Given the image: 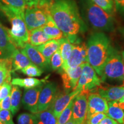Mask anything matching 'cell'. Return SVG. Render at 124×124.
Listing matches in <instances>:
<instances>
[{"instance_id":"obj_23","label":"cell","mask_w":124,"mask_h":124,"mask_svg":"<svg viewBox=\"0 0 124 124\" xmlns=\"http://www.w3.org/2000/svg\"><path fill=\"white\" fill-rule=\"evenodd\" d=\"M49 40H51L50 38L45 33L41 28L29 31L28 42L32 46H40Z\"/></svg>"},{"instance_id":"obj_32","label":"cell","mask_w":124,"mask_h":124,"mask_svg":"<svg viewBox=\"0 0 124 124\" xmlns=\"http://www.w3.org/2000/svg\"><path fill=\"white\" fill-rule=\"evenodd\" d=\"M0 2L22 12H24L27 7L25 0H0Z\"/></svg>"},{"instance_id":"obj_14","label":"cell","mask_w":124,"mask_h":124,"mask_svg":"<svg viewBox=\"0 0 124 124\" xmlns=\"http://www.w3.org/2000/svg\"><path fill=\"white\" fill-rule=\"evenodd\" d=\"M23 53L25 54L34 64L36 65L42 70L49 71L51 69L50 63H49L43 55L36 48L35 46L29 43H27L23 48L20 49Z\"/></svg>"},{"instance_id":"obj_21","label":"cell","mask_w":124,"mask_h":124,"mask_svg":"<svg viewBox=\"0 0 124 124\" xmlns=\"http://www.w3.org/2000/svg\"><path fill=\"white\" fill-rule=\"evenodd\" d=\"M41 28L51 39L59 40L64 37L63 32L58 27L51 16L49 17L46 24L41 27Z\"/></svg>"},{"instance_id":"obj_7","label":"cell","mask_w":124,"mask_h":124,"mask_svg":"<svg viewBox=\"0 0 124 124\" xmlns=\"http://www.w3.org/2000/svg\"><path fill=\"white\" fill-rule=\"evenodd\" d=\"M49 12L38 7H26L24 20L28 31L42 27L47 22Z\"/></svg>"},{"instance_id":"obj_25","label":"cell","mask_w":124,"mask_h":124,"mask_svg":"<svg viewBox=\"0 0 124 124\" xmlns=\"http://www.w3.org/2000/svg\"><path fill=\"white\" fill-rule=\"evenodd\" d=\"M22 91L17 86H13L10 93V111L12 115L17 113L20 108Z\"/></svg>"},{"instance_id":"obj_9","label":"cell","mask_w":124,"mask_h":124,"mask_svg":"<svg viewBox=\"0 0 124 124\" xmlns=\"http://www.w3.org/2000/svg\"><path fill=\"white\" fill-rule=\"evenodd\" d=\"M58 87L56 83L48 82L43 87L38 100V112L47 110L58 95Z\"/></svg>"},{"instance_id":"obj_38","label":"cell","mask_w":124,"mask_h":124,"mask_svg":"<svg viewBox=\"0 0 124 124\" xmlns=\"http://www.w3.org/2000/svg\"><path fill=\"white\" fill-rule=\"evenodd\" d=\"M116 11L124 18V0H113Z\"/></svg>"},{"instance_id":"obj_28","label":"cell","mask_w":124,"mask_h":124,"mask_svg":"<svg viewBox=\"0 0 124 124\" xmlns=\"http://www.w3.org/2000/svg\"><path fill=\"white\" fill-rule=\"evenodd\" d=\"M27 7H38L49 13L54 0H25Z\"/></svg>"},{"instance_id":"obj_2","label":"cell","mask_w":124,"mask_h":124,"mask_svg":"<svg viewBox=\"0 0 124 124\" xmlns=\"http://www.w3.org/2000/svg\"><path fill=\"white\" fill-rule=\"evenodd\" d=\"M88 63L100 78L111 46L110 40L103 32L91 34L87 41Z\"/></svg>"},{"instance_id":"obj_16","label":"cell","mask_w":124,"mask_h":124,"mask_svg":"<svg viewBox=\"0 0 124 124\" xmlns=\"http://www.w3.org/2000/svg\"><path fill=\"white\" fill-rule=\"evenodd\" d=\"M17 49L9 36L7 28L0 22V59L10 58Z\"/></svg>"},{"instance_id":"obj_40","label":"cell","mask_w":124,"mask_h":124,"mask_svg":"<svg viewBox=\"0 0 124 124\" xmlns=\"http://www.w3.org/2000/svg\"><path fill=\"white\" fill-rule=\"evenodd\" d=\"M99 124H119L117 121L111 118L108 116H106L101 121Z\"/></svg>"},{"instance_id":"obj_18","label":"cell","mask_w":124,"mask_h":124,"mask_svg":"<svg viewBox=\"0 0 124 124\" xmlns=\"http://www.w3.org/2000/svg\"><path fill=\"white\" fill-rule=\"evenodd\" d=\"M12 64V72L20 71L28 65L32 64L27 56L20 50L17 48L13 52L11 57Z\"/></svg>"},{"instance_id":"obj_12","label":"cell","mask_w":124,"mask_h":124,"mask_svg":"<svg viewBox=\"0 0 124 124\" xmlns=\"http://www.w3.org/2000/svg\"><path fill=\"white\" fill-rule=\"evenodd\" d=\"M79 93V91L77 90H74L71 92H59L55 99L48 109L50 110L54 116L58 119L60 114L69 105L71 100Z\"/></svg>"},{"instance_id":"obj_22","label":"cell","mask_w":124,"mask_h":124,"mask_svg":"<svg viewBox=\"0 0 124 124\" xmlns=\"http://www.w3.org/2000/svg\"><path fill=\"white\" fill-rule=\"evenodd\" d=\"M12 72V64L11 59H0V86L5 82H11Z\"/></svg>"},{"instance_id":"obj_44","label":"cell","mask_w":124,"mask_h":124,"mask_svg":"<svg viewBox=\"0 0 124 124\" xmlns=\"http://www.w3.org/2000/svg\"><path fill=\"white\" fill-rule=\"evenodd\" d=\"M122 59H123V61L124 63V51H122Z\"/></svg>"},{"instance_id":"obj_24","label":"cell","mask_w":124,"mask_h":124,"mask_svg":"<svg viewBox=\"0 0 124 124\" xmlns=\"http://www.w3.org/2000/svg\"><path fill=\"white\" fill-rule=\"evenodd\" d=\"M108 110L106 115L120 124L124 123V110L119 106L117 101L108 102Z\"/></svg>"},{"instance_id":"obj_36","label":"cell","mask_w":124,"mask_h":124,"mask_svg":"<svg viewBox=\"0 0 124 124\" xmlns=\"http://www.w3.org/2000/svg\"><path fill=\"white\" fill-rule=\"evenodd\" d=\"M12 89L11 82H5L0 86V101L10 95Z\"/></svg>"},{"instance_id":"obj_30","label":"cell","mask_w":124,"mask_h":124,"mask_svg":"<svg viewBox=\"0 0 124 124\" xmlns=\"http://www.w3.org/2000/svg\"><path fill=\"white\" fill-rule=\"evenodd\" d=\"M74 98L71 100L69 105L66 106V108L63 110L60 114L58 120L57 124H65L70 120L71 115H72V106H73Z\"/></svg>"},{"instance_id":"obj_10","label":"cell","mask_w":124,"mask_h":124,"mask_svg":"<svg viewBox=\"0 0 124 124\" xmlns=\"http://www.w3.org/2000/svg\"><path fill=\"white\" fill-rule=\"evenodd\" d=\"M87 97L86 94L79 93L74 98L71 119L75 124H82L86 121Z\"/></svg>"},{"instance_id":"obj_19","label":"cell","mask_w":124,"mask_h":124,"mask_svg":"<svg viewBox=\"0 0 124 124\" xmlns=\"http://www.w3.org/2000/svg\"><path fill=\"white\" fill-rule=\"evenodd\" d=\"M60 40L51 39L44 44L36 46V48L43 55L46 60L50 63V59L52 55L59 48Z\"/></svg>"},{"instance_id":"obj_1","label":"cell","mask_w":124,"mask_h":124,"mask_svg":"<svg viewBox=\"0 0 124 124\" xmlns=\"http://www.w3.org/2000/svg\"><path fill=\"white\" fill-rule=\"evenodd\" d=\"M49 13L65 38L72 44L79 41V35L87 30L74 0H54Z\"/></svg>"},{"instance_id":"obj_31","label":"cell","mask_w":124,"mask_h":124,"mask_svg":"<svg viewBox=\"0 0 124 124\" xmlns=\"http://www.w3.org/2000/svg\"><path fill=\"white\" fill-rule=\"evenodd\" d=\"M20 71L24 75L29 77H40L44 72L40 67L34 64L33 63L28 65L24 69L20 70Z\"/></svg>"},{"instance_id":"obj_11","label":"cell","mask_w":124,"mask_h":124,"mask_svg":"<svg viewBox=\"0 0 124 124\" xmlns=\"http://www.w3.org/2000/svg\"><path fill=\"white\" fill-rule=\"evenodd\" d=\"M108 110V101L98 93H90L87 97V121L93 114L98 113H103L106 114Z\"/></svg>"},{"instance_id":"obj_34","label":"cell","mask_w":124,"mask_h":124,"mask_svg":"<svg viewBox=\"0 0 124 124\" xmlns=\"http://www.w3.org/2000/svg\"><path fill=\"white\" fill-rule=\"evenodd\" d=\"M17 124H36V120L33 113H23L17 118Z\"/></svg>"},{"instance_id":"obj_45","label":"cell","mask_w":124,"mask_h":124,"mask_svg":"<svg viewBox=\"0 0 124 124\" xmlns=\"http://www.w3.org/2000/svg\"></svg>"},{"instance_id":"obj_41","label":"cell","mask_w":124,"mask_h":124,"mask_svg":"<svg viewBox=\"0 0 124 124\" xmlns=\"http://www.w3.org/2000/svg\"><path fill=\"white\" fill-rule=\"evenodd\" d=\"M118 104L119 106L122 109L124 110V95L122 97L120 100L118 101Z\"/></svg>"},{"instance_id":"obj_37","label":"cell","mask_w":124,"mask_h":124,"mask_svg":"<svg viewBox=\"0 0 124 124\" xmlns=\"http://www.w3.org/2000/svg\"><path fill=\"white\" fill-rule=\"evenodd\" d=\"M107 115L103 113H98L93 114L87 121L82 124H99L101 121L106 117Z\"/></svg>"},{"instance_id":"obj_42","label":"cell","mask_w":124,"mask_h":124,"mask_svg":"<svg viewBox=\"0 0 124 124\" xmlns=\"http://www.w3.org/2000/svg\"><path fill=\"white\" fill-rule=\"evenodd\" d=\"M118 31L120 33L121 35H122V36L123 37V38L124 39V27H121L119 28Z\"/></svg>"},{"instance_id":"obj_39","label":"cell","mask_w":124,"mask_h":124,"mask_svg":"<svg viewBox=\"0 0 124 124\" xmlns=\"http://www.w3.org/2000/svg\"><path fill=\"white\" fill-rule=\"evenodd\" d=\"M10 110V95L0 101V110Z\"/></svg>"},{"instance_id":"obj_5","label":"cell","mask_w":124,"mask_h":124,"mask_svg":"<svg viewBox=\"0 0 124 124\" xmlns=\"http://www.w3.org/2000/svg\"><path fill=\"white\" fill-rule=\"evenodd\" d=\"M102 82L106 80L124 82V63L117 49L111 46L109 53L102 70Z\"/></svg>"},{"instance_id":"obj_20","label":"cell","mask_w":124,"mask_h":124,"mask_svg":"<svg viewBox=\"0 0 124 124\" xmlns=\"http://www.w3.org/2000/svg\"><path fill=\"white\" fill-rule=\"evenodd\" d=\"M46 79H39L33 77H29L26 78H15L12 79L11 83L13 86H17L24 89H31L35 87L41 85H44Z\"/></svg>"},{"instance_id":"obj_3","label":"cell","mask_w":124,"mask_h":124,"mask_svg":"<svg viewBox=\"0 0 124 124\" xmlns=\"http://www.w3.org/2000/svg\"><path fill=\"white\" fill-rule=\"evenodd\" d=\"M0 12L11 24V29L8 28V31L12 41L17 48H23L29 40V31L25 22L24 12L8 7L1 2Z\"/></svg>"},{"instance_id":"obj_26","label":"cell","mask_w":124,"mask_h":124,"mask_svg":"<svg viewBox=\"0 0 124 124\" xmlns=\"http://www.w3.org/2000/svg\"><path fill=\"white\" fill-rule=\"evenodd\" d=\"M36 124H57L58 120L49 109L35 113Z\"/></svg>"},{"instance_id":"obj_15","label":"cell","mask_w":124,"mask_h":124,"mask_svg":"<svg viewBox=\"0 0 124 124\" xmlns=\"http://www.w3.org/2000/svg\"><path fill=\"white\" fill-rule=\"evenodd\" d=\"M82 67L83 64L75 69H68L60 72L64 91L71 92L75 90L79 79L81 75Z\"/></svg>"},{"instance_id":"obj_4","label":"cell","mask_w":124,"mask_h":124,"mask_svg":"<svg viewBox=\"0 0 124 124\" xmlns=\"http://www.w3.org/2000/svg\"><path fill=\"white\" fill-rule=\"evenodd\" d=\"M85 16L90 25L101 32H113L115 29L113 14H110L91 0H83Z\"/></svg>"},{"instance_id":"obj_27","label":"cell","mask_w":124,"mask_h":124,"mask_svg":"<svg viewBox=\"0 0 124 124\" xmlns=\"http://www.w3.org/2000/svg\"><path fill=\"white\" fill-rule=\"evenodd\" d=\"M59 49L60 54L63 60V64L65 63L70 56L72 48H73V44H72L67 39L64 38L60 39Z\"/></svg>"},{"instance_id":"obj_29","label":"cell","mask_w":124,"mask_h":124,"mask_svg":"<svg viewBox=\"0 0 124 124\" xmlns=\"http://www.w3.org/2000/svg\"><path fill=\"white\" fill-rule=\"evenodd\" d=\"M63 64V59H62L59 49H58L51 58L50 66L51 70L54 71H58L59 72H60L62 70Z\"/></svg>"},{"instance_id":"obj_43","label":"cell","mask_w":124,"mask_h":124,"mask_svg":"<svg viewBox=\"0 0 124 124\" xmlns=\"http://www.w3.org/2000/svg\"><path fill=\"white\" fill-rule=\"evenodd\" d=\"M65 124H75V123H74V122L72 121L71 119L70 118V120L69 121H68L67 123H66Z\"/></svg>"},{"instance_id":"obj_8","label":"cell","mask_w":124,"mask_h":124,"mask_svg":"<svg viewBox=\"0 0 124 124\" xmlns=\"http://www.w3.org/2000/svg\"><path fill=\"white\" fill-rule=\"evenodd\" d=\"M73 48L69 58L63 64L62 71L68 69H75L83 63L88 62L87 51L85 43L78 41L73 44Z\"/></svg>"},{"instance_id":"obj_33","label":"cell","mask_w":124,"mask_h":124,"mask_svg":"<svg viewBox=\"0 0 124 124\" xmlns=\"http://www.w3.org/2000/svg\"><path fill=\"white\" fill-rule=\"evenodd\" d=\"M97 5L110 14H113L114 3L113 0H91Z\"/></svg>"},{"instance_id":"obj_35","label":"cell","mask_w":124,"mask_h":124,"mask_svg":"<svg viewBox=\"0 0 124 124\" xmlns=\"http://www.w3.org/2000/svg\"><path fill=\"white\" fill-rule=\"evenodd\" d=\"M0 121L3 124H15L13 121V116L9 110H0Z\"/></svg>"},{"instance_id":"obj_13","label":"cell","mask_w":124,"mask_h":124,"mask_svg":"<svg viewBox=\"0 0 124 124\" xmlns=\"http://www.w3.org/2000/svg\"><path fill=\"white\" fill-rule=\"evenodd\" d=\"M43 87V85L31 88L25 89L22 98V103L25 109L31 113L38 112V105L39 94Z\"/></svg>"},{"instance_id":"obj_17","label":"cell","mask_w":124,"mask_h":124,"mask_svg":"<svg viewBox=\"0 0 124 124\" xmlns=\"http://www.w3.org/2000/svg\"><path fill=\"white\" fill-rule=\"evenodd\" d=\"M95 92L108 102L118 101L124 95V85L109 87H103L101 85L96 90Z\"/></svg>"},{"instance_id":"obj_6","label":"cell","mask_w":124,"mask_h":124,"mask_svg":"<svg viewBox=\"0 0 124 124\" xmlns=\"http://www.w3.org/2000/svg\"><path fill=\"white\" fill-rule=\"evenodd\" d=\"M102 82L94 69L88 62H86L83 63L81 75L75 90L88 95L90 93L95 92L96 90L102 85Z\"/></svg>"}]
</instances>
